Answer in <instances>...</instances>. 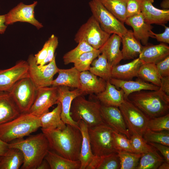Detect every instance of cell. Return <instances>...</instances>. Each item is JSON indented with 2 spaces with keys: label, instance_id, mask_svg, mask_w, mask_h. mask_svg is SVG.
Returning <instances> with one entry per match:
<instances>
[{
  "label": "cell",
  "instance_id": "6da1fadb",
  "mask_svg": "<svg viewBox=\"0 0 169 169\" xmlns=\"http://www.w3.org/2000/svg\"><path fill=\"white\" fill-rule=\"evenodd\" d=\"M41 130L48 140L50 150L69 159L79 160L82 141L79 128L66 124L63 129Z\"/></svg>",
  "mask_w": 169,
  "mask_h": 169
},
{
  "label": "cell",
  "instance_id": "7a4b0ae2",
  "mask_svg": "<svg viewBox=\"0 0 169 169\" xmlns=\"http://www.w3.org/2000/svg\"><path fill=\"white\" fill-rule=\"evenodd\" d=\"M9 144L10 148H18L23 153L24 161L22 169H37L50 150L48 140L43 133L25 139L14 140Z\"/></svg>",
  "mask_w": 169,
  "mask_h": 169
},
{
  "label": "cell",
  "instance_id": "3957f363",
  "mask_svg": "<svg viewBox=\"0 0 169 169\" xmlns=\"http://www.w3.org/2000/svg\"><path fill=\"white\" fill-rule=\"evenodd\" d=\"M127 99L149 119L169 113V96L160 89L135 92L130 94Z\"/></svg>",
  "mask_w": 169,
  "mask_h": 169
},
{
  "label": "cell",
  "instance_id": "277c9868",
  "mask_svg": "<svg viewBox=\"0 0 169 169\" xmlns=\"http://www.w3.org/2000/svg\"><path fill=\"white\" fill-rule=\"evenodd\" d=\"M40 127L38 117L29 113H21L14 119L0 125V139L9 143L29 135Z\"/></svg>",
  "mask_w": 169,
  "mask_h": 169
},
{
  "label": "cell",
  "instance_id": "5b68a950",
  "mask_svg": "<svg viewBox=\"0 0 169 169\" xmlns=\"http://www.w3.org/2000/svg\"><path fill=\"white\" fill-rule=\"evenodd\" d=\"M101 104L95 101L87 100L83 96L76 97L72 101L70 116L75 122L84 121L88 128L93 127L103 122L101 115Z\"/></svg>",
  "mask_w": 169,
  "mask_h": 169
},
{
  "label": "cell",
  "instance_id": "8992f818",
  "mask_svg": "<svg viewBox=\"0 0 169 169\" xmlns=\"http://www.w3.org/2000/svg\"><path fill=\"white\" fill-rule=\"evenodd\" d=\"M114 131L104 122L88 128L91 149L94 155L102 156L117 153L113 142V133Z\"/></svg>",
  "mask_w": 169,
  "mask_h": 169
},
{
  "label": "cell",
  "instance_id": "52a82bcc",
  "mask_svg": "<svg viewBox=\"0 0 169 169\" xmlns=\"http://www.w3.org/2000/svg\"><path fill=\"white\" fill-rule=\"evenodd\" d=\"M38 88L29 77L17 82L8 92L21 113H28L35 99Z\"/></svg>",
  "mask_w": 169,
  "mask_h": 169
},
{
  "label": "cell",
  "instance_id": "ba28073f",
  "mask_svg": "<svg viewBox=\"0 0 169 169\" xmlns=\"http://www.w3.org/2000/svg\"><path fill=\"white\" fill-rule=\"evenodd\" d=\"M92 15L101 28L110 34H116L121 37L128 29L124 23L117 19L103 5L100 0H91L89 3Z\"/></svg>",
  "mask_w": 169,
  "mask_h": 169
},
{
  "label": "cell",
  "instance_id": "9c48e42d",
  "mask_svg": "<svg viewBox=\"0 0 169 169\" xmlns=\"http://www.w3.org/2000/svg\"><path fill=\"white\" fill-rule=\"evenodd\" d=\"M110 36L104 31L92 15L83 24L75 34L74 40L78 43L84 41L95 49H99Z\"/></svg>",
  "mask_w": 169,
  "mask_h": 169
},
{
  "label": "cell",
  "instance_id": "30bf717a",
  "mask_svg": "<svg viewBox=\"0 0 169 169\" xmlns=\"http://www.w3.org/2000/svg\"><path fill=\"white\" fill-rule=\"evenodd\" d=\"M118 107L129 131L142 136L149 118L127 98Z\"/></svg>",
  "mask_w": 169,
  "mask_h": 169
},
{
  "label": "cell",
  "instance_id": "8fae6325",
  "mask_svg": "<svg viewBox=\"0 0 169 169\" xmlns=\"http://www.w3.org/2000/svg\"><path fill=\"white\" fill-rule=\"evenodd\" d=\"M27 62L28 74L38 88L50 86L53 80L54 76L58 73L59 68L55 61V57L47 64L40 66L37 64L34 56L30 54Z\"/></svg>",
  "mask_w": 169,
  "mask_h": 169
},
{
  "label": "cell",
  "instance_id": "7c38bea8",
  "mask_svg": "<svg viewBox=\"0 0 169 169\" xmlns=\"http://www.w3.org/2000/svg\"><path fill=\"white\" fill-rule=\"evenodd\" d=\"M57 87L38 88L36 95L28 113L38 117L49 112V109L58 101Z\"/></svg>",
  "mask_w": 169,
  "mask_h": 169
},
{
  "label": "cell",
  "instance_id": "4fadbf2b",
  "mask_svg": "<svg viewBox=\"0 0 169 169\" xmlns=\"http://www.w3.org/2000/svg\"><path fill=\"white\" fill-rule=\"evenodd\" d=\"M34 1L29 5L20 3L5 14V24L6 25L18 22H27L39 29L43 27L42 24L35 18L34 9L37 4Z\"/></svg>",
  "mask_w": 169,
  "mask_h": 169
},
{
  "label": "cell",
  "instance_id": "5bb4252c",
  "mask_svg": "<svg viewBox=\"0 0 169 169\" xmlns=\"http://www.w3.org/2000/svg\"><path fill=\"white\" fill-rule=\"evenodd\" d=\"M29 77L27 61L21 60L9 68L0 69V92H8L20 79Z\"/></svg>",
  "mask_w": 169,
  "mask_h": 169
},
{
  "label": "cell",
  "instance_id": "9a60e30c",
  "mask_svg": "<svg viewBox=\"0 0 169 169\" xmlns=\"http://www.w3.org/2000/svg\"><path fill=\"white\" fill-rule=\"evenodd\" d=\"M58 88V101L61 105V119L65 124H69L79 128V122H75L71 118L70 114L71 104L76 97L83 95V92L80 89L76 88L70 90L69 87L59 86Z\"/></svg>",
  "mask_w": 169,
  "mask_h": 169
},
{
  "label": "cell",
  "instance_id": "2e32d148",
  "mask_svg": "<svg viewBox=\"0 0 169 169\" xmlns=\"http://www.w3.org/2000/svg\"><path fill=\"white\" fill-rule=\"evenodd\" d=\"M100 112L104 123L130 139L131 135L118 107L101 105Z\"/></svg>",
  "mask_w": 169,
  "mask_h": 169
},
{
  "label": "cell",
  "instance_id": "e0dca14e",
  "mask_svg": "<svg viewBox=\"0 0 169 169\" xmlns=\"http://www.w3.org/2000/svg\"><path fill=\"white\" fill-rule=\"evenodd\" d=\"M125 23L132 28L135 37L143 45H148L150 38H154L152 26L145 21L141 13L127 18Z\"/></svg>",
  "mask_w": 169,
  "mask_h": 169
},
{
  "label": "cell",
  "instance_id": "ac0fdd59",
  "mask_svg": "<svg viewBox=\"0 0 169 169\" xmlns=\"http://www.w3.org/2000/svg\"><path fill=\"white\" fill-rule=\"evenodd\" d=\"M154 0H141V13L147 23L163 25L169 21V9H160L153 5Z\"/></svg>",
  "mask_w": 169,
  "mask_h": 169
},
{
  "label": "cell",
  "instance_id": "d6986e66",
  "mask_svg": "<svg viewBox=\"0 0 169 169\" xmlns=\"http://www.w3.org/2000/svg\"><path fill=\"white\" fill-rule=\"evenodd\" d=\"M121 43V37L116 34H112L99 49L101 54L105 56L111 68L118 64L123 59L120 49Z\"/></svg>",
  "mask_w": 169,
  "mask_h": 169
},
{
  "label": "cell",
  "instance_id": "ffe728a7",
  "mask_svg": "<svg viewBox=\"0 0 169 169\" xmlns=\"http://www.w3.org/2000/svg\"><path fill=\"white\" fill-rule=\"evenodd\" d=\"M110 82L116 88H120L124 93V99L133 93L142 90H156L160 89V87L150 84L141 79H139L136 81L123 80L111 78L109 80Z\"/></svg>",
  "mask_w": 169,
  "mask_h": 169
},
{
  "label": "cell",
  "instance_id": "44dd1931",
  "mask_svg": "<svg viewBox=\"0 0 169 169\" xmlns=\"http://www.w3.org/2000/svg\"><path fill=\"white\" fill-rule=\"evenodd\" d=\"M97 76L89 70L80 72V89L84 94H97L105 90L106 81Z\"/></svg>",
  "mask_w": 169,
  "mask_h": 169
},
{
  "label": "cell",
  "instance_id": "7402d4cb",
  "mask_svg": "<svg viewBox=\"0 0 169 169\" xmlns=\"http://www.w3.org/2000/svg\"><path fill=\"white\" fill-rule=\"evenodd\" d=\"M96 95V99L101 105L106 106L119 107L125 100L123 90H117L109 80L106 81L105 90Z\"/></svg>",
  "mask_w": 169,
  "mask_h": 169
},
{
  "label": "cell",
  "instance_id": "603a6c76",
  "mask_svg": "<svg viewBox=\"0 0 169 169\" xmlns=\"http://www.w3.org/2000/svg\"><path fill=\"white\" fill-rule=\"evenodd\" d=\"M169 56V47L164 44L143 46L139 56L143 63L156 64Z\"/></svg>",
  "mask_w": 169,
  "mask_h": 169
},
{
  "label": "cell",
  "instance_id": "cb8c5ba5",
  "mask_svg": "<svg viewBox=\"0 0 169 169\" xmlns=\"http://www.w3.org/2000/svg\"><path fill=\"white\" fill-rule=\"evenodd\" d=\"M21 113L8 92H0V125L10 121L19 116Z\"/></svg>",
  "mask_w": 169,
  "mask_h": 169
},
{
  "label": "cell",
  "instance_id": "d4e9b609",
  "mask_svg": "<svg viewBox=\"0 0 169 169\" xmlns=\"http://www.w3.org/2000/svg\"><path fill=\"white\" fill-rule=\"evenodd\" d=\"M121 38L122 44L121 51L123 59L130 60L137 58L141 52L143 46L135 37L133 31L128 30Z\"/></svg>",
  "mask_w": 169,
  "mask_h": 169
},
{
  "label": "cell",
  "instance_id": "484cf974",
  "mask_svg": "<svg viewBox=\"0 0 169 169\" xmlns=\"http://www.w3.org/2000/svg\"><path fill=\"white\" fill-rule=\"evenodd\" d=\"M143 63L138 57L128 63L116 65L112 68V78L123 80H131L134 77H138L139 70Z\"/></svg>",
  "mask_w": 169,
  "mask_h": 169
},
{
  "label": "cell",
  "instance_id": "4316f807",
  "mask_svg": "<svg viewBox=\"0 0 169 169\" xmlns=\"http://www.w3.org/2000/svg\"><path fill=\"white\" fill-rule=\"evenodd\" d=\"M80 72L74 66L69 69H59L57 77L53 80L52 86H65L80 89Z\"/></svg>",
  "mask_w": 169,
  "mask_h": 169
},
{
  "label": "cell",
  "instance_id": "83f0119b",
  "mask_svg": "<svg viewBox=\"0 0 169 169\" xmlns=\"http://www.w3.org/2000/svg\"><path fill=\"white\" fill-rule=\"evenodd\" d=\"M79 124L82 136V141L79 160L81 163L80 169H86L95 155L92 151L87 124L82 120L79 121Z\"/></svg>",
  "mask_w": 169,
  "mask_h": 169
},
{
  "label": "cell",
  "instance_id": "f1b7e54d",
  "mask_svg": "<svg viewBox=\"0 0 169 169\" xmlns=\"http://www.w3.org/2000/svg\"><path fill=\"white\" fill-rule=\"evenodd\" d=\"M57 105L52 111L48 112L39 117L41 129L51 130L55 129H63L66 125L61 119L62 106L58 101Z\"/></svg>",
  "mask_w": 169,
  "mask_h": 169
},
{
  "label": "cell",
  "instance_id": "f546056e",
  "mask_svg": "<svg viewBox=\"0 0 169 169\" xmlns=\"http://www.w3.org/2000/svg\"><path fill=\"white\" fill-rule=\"evenodd\" d=\"M44 159L51 169H80L81 163L78 160H72L64 157L49 150Z\"/></svg>",
  "mask_w": 169,
  "mask_h": 169
},
{
  "label": "cell",
  "instance_id": "4dcf8cb0",
  "mask_svg": "<svg viewBox=\"0 0 169 169\" xmlns=\"http://www.w3.org/2000/svg\"><path fill=\"white\" fill-rule=\"evenodd\" d=\"M120 160L117 153L102 156H95L86 169H119Z\"/></svg>",
  "mask_w": 169,
  "mask_h": 169
},
{
  "label": "cell",
  "instance_id": "1f68e13d",
  "mask_svg": "<svg viewBox=\"0 0 169 169\" xmlns=\"http://www.w3.org/2000/svg\"><path fill=\"white\" fill-rule=\"evenodd\" d=\"M23 161L24 157L21 151L17 148H10L2 156L0 169H18Z\"/></svg>",
  "mask_w": 169,
  "mask_h": 169
},
{
  "label": "cell",
  "instance_id": "d6a6232c",
  "mask_svg": "<svg viewBox=\"0 0 169 169\" xmlns=\"http://www.w3.org/2000/svg\"><path fill=\"white\" fill-rule=\"evenodd\" d=\"M89 71L105 81L112 78V68L105 56L100 54L92 62Z\"/></svg>",
  "mask_w": 169,
  "mask_h": 169
},
{
  "label": "cell",
  "instance_id": "836d02e7",
  "mask_svg": "<svg viewBox=\"0 0 169 169\" xmlns=\"http://www.w3.org/2000/svg\"><path fill=\"white\" fill-rule=\"evenodd\" d=\"M161 77L156 64L143 63L141 65L138 73V78L147 82L160 87Z\"/></svg>",
  "mask_w": 169,
  "mask_h": 169
},
{
  "label": "cell",
  "instance_id": "e575fe53",
  "mask_svg": "<svg viewBox=\"0 0 169 169\" xmlns=\"http://www.w3.org/2000/svg\"><path fill=\"white\" fill-rule=\"evenodd\" d=\"M164 161V158L160 155L155 148L152 151L143 154L136 169H158Z\"/></svg>",
  "mask_w": 169,
  "mask_h": 169
},
{
  "label": "cell",
  "instance_id": "d590c367",
  "mask_svg": "<svg viewBox=\"0 0 169 169\" xmlns=\"http://www.w3.org/2000/svg\"><path fill=\"white\" fill-rule=\"evenodd\" d=\"M104 7L123 23L126 19L127 0H100Z\"/></svg>",
  "mask_w": 169,
  "mask_h": 169
},
{
  "label": "cell",
  "instance_id": "8d00e7d4",
  "mask_svg": "<svg viewBox=\"0 0 169 169\" xmlns=\"http://www.w3.org/2000/svg\"><path fill=\"white\" fill-rule=\"evenodd\" d=\"M143 154L126 151H118L117 154L120 160V169H136L140 158Z\"/></svg>",
  "mask_w": 169,
  "mask_h": 169
},
{
  "label": "cell",
  "instance_id": "74e56055",
  "mask_svg": "<svg viewBox=\"0 0 169 169\" xmlns=\"http://www.w3.org/2000/svg\"><path fill=\"white\" fill-rule=\"evenodd\" d=\"M100 54L99 49L85 52L74 62V67L80 72L89 71L93 60Z\"/></svg>",
  "mask_w": 169,
  "mask_h": 169
},
{
  "label": "cell",
  "instance_id": "f35d334b",
  "mask_svg": "<svg viewBox=\"0 0 169 169\" xmlns=\"http://www.w3.org/2000/svg\"><path fill=\"white\" fill-rule=\"evenodd\" d=\"M95 49L84 41H81L74 49L65 53L63 57L64 64H68L74 62L83 54Z\"/></svg>",
  "mask_w": 169,
  "mask_h": 169
},
{
  "label": "cell",
  "instance_id": "ab89813d",
  "mask_svg": "<svg viewBox=\"0 0 169 169\" xmlns=\"http://www.w3.org/2000/svg\"><path fill=\"white\" fill-rule=\"evenodd\" d=\"M169 131H154L146 130L142 137L147 143H157L169 146Z\"/></svg>",
  "mask_w": 169,
  "mask_h": 169
},
{
  "label": "cell",
  "instance_id": "60d3db41",
  "mask_svg": "<svg viewBox=\"0 0 169 169\" xmlns=\"http://www.w3.org/2000/svg\"><path fill=\"white\" fill-rule=\"evenodd\" d=\"M146 130L154 131H169V114L149 119Z\"/></svg>",
  "mask_w": 169,
  "mask_h": 169
},
{
  "label": "cell",
  "instance_id": "b9f144b4",
  "mask_svg": "<svg viewBox=\"0 0 169 169\" xmlns=\"http://www.w3.org/2000/svg\"><path fill=\"white\" fill-rule=\"evenodd\" d=\"M113 136L114 144L117 153L118 151L135 153L130 139L126 136L114 131L113 133Z\"/></svg>",
  "mask_w": 169,
  "mask_h": 169
},
{
  "label": "cell",
  "instance_id": "7bdbcfd3",
  "mask_svg": "<svg viewBox=\"0 0 169 169\" xmlns=\"http://www.w3.org/2000/svg\"><path fill=\"white\" fill-rule=\"evenodd\" d=\"M131 146L136 153L145 154L155 148L148 144L142 136L132 134L130 138Z\"/></svg>",
  "mask_w": 169,
  "mask_h": 169
},
{
  "label": "cell",
  "instance_id": "ee69618b",
  "mask_svg": "<svg viewBox=\"0 0 169 169\" xmlns=\"http://www.w3.org/2000/svg\"><path fill=\"white\" fill-rule=\"evenodd\" d=\"M49 41L47 57L44 61L40 65H44L51 61L55 56L54 53L58 44V38L54 34H52L48 39Z\"/></svg>",
  "mask_w": 169,
  "mask_h": 169
},
{
  "label": "cell",
  "instance_id": "f6af8a7d",
  "mask_svg": "<svg viewBox=\"0 0 169 169\" xmlns=\"http://www.w3.org/2000/svg\"><path fill=\"white\" fill-rule=\"evenodd\" d=\"M141 13V0H127L126 17L127 18Z\"/></svg>",
  "mask_w": 169,
  "mask_h": 169
},
{
  "label": "cell",
  "instance_id": "bcb514c9",
  "mask_svg": "<svg viewBox=\"0 0 169 169\" xmlns=\"http://www.w3.org/2000/svg\"><path fill=\"white\" fill-rule=\"evenodd\" d=\"M156 65L161 77L169 76V56L157 63Z\"/></svg>",
  "mask_w": 169,
  "mask_h": 169
},
{
  "label": "cell",
  "instance_id": "7dc6e473",
  "mask_svg": "<svg viewBox=\"0 0 169 169\" xmlns=\"http://www.w3.org/2000/svg\"><path fill=\"white\" fill-rule=\"evenodd\" d=\"M49 44V41L48 40L45 42L41 49L34 55L37 65H40L46 59L47 55Z\"/></svg>",
  "mask_w": 169,
  "mask_h": 169
},
{
  "label": "cell",
  "instance_id": "c3c4849f",
  "mask_svg": "<svg viewBox=\"0 0 169 169\" xmlns=\"http://www.w3.org/2000/svg\"><path fill=\"white\" fill-rule=\"evenodd\" d=\"M159 151L163 156L165 160L169 162V147L168 146L157 143L147 142Z\"/></svg>",
  "mask_w": 169,
  "mask_h": 169
},
{
  "label": "cell",
  "instance_id": "681fc988",
  "mask_svg": "<svg viewBox=\"0 0 169 169\" xmlns=\"http://www.w3.org/2000/svg\"><path fill=\"white\" fill-rule=\"evenodd\" d=\"M165 28L164 32L161 33H155L153 32V35L158 42L169 44V27L163 25Z\"/></svg>",
  "mask_w": 169,
  "mask_h": 169
},
{
  "label": "cell",
  "instance_id": "f907efd6",
  "mask_svg": "<svg viewBox=\"0 0 169 169\" xmlns=\"http://www.w3.org/2000/svg\"><path fill=\"white\" fill-rule=\"evenodd\" d=\"M160 89L169 96V76L162 77Z\"/></svg>",
  "mask_w": 169,
  "mask_h": 169
},
{
  "label": "cell",
  "instance_id": "816d5d0a",
  "mask_svg": "<svg viewBox=\"0 0 169 169\" xmlns=\"http://www.w3.org/2000/svg\"><path fill=\"white\" fill-rule=\"evenodd\" d=\"M10 148L9 143L4 142L0 139V156H4Z\"/></svg>",
  "mask_w": 169,
  "mask_h": 169
},
{
  "label": "cell",
  "instance_id": "f5cc1de1",
  "mask_svg": "<svg viewBox=\"0 0 169 169\" xmlns=\"http://www.w3.org/2000/svg\"><path fill=\"white\" fill-rule=\"evenodd\" d=\"M5 14L0 15V34H3L7 28L5 24Z\"/></svg>",
  "mask_w": 169,
  "mask_h": 169
},
{
  "label": "cell",
  "instance_id": "db71d44e",
  "mask_svg": "<svg viewBox=\"0 0 169 169\" xmlns=\"http://www.w3.org/2000/svg\"><path fill=\"white\" fill-rule=\"evenodd\" d=\"M50 166L47 161L44 158L38 166L37 169H49Z\"/></svg>",
  "mask_w": 169,
  "mask_h": 169
},
{
  "label": "cell",
  "instance_id": "11a10c76",
  "mask_svg": "<svg viewBox=\"0 0 169 169\" xmlns=\"http://www.w3.org/2000/svg\"><path fill=\"white\" fill-rule=\"evenodd\" d=\"M161 7L164 9H168L169 8V0H163L161 4Z\"/></svg>",
  "mask_w": 169,
  "mask_h": 169
},
{
  "label": "cell",
  "instance_id": "9f6ffc18",
  "mask_svg": "<svg viewBox=\"0 0 169 169\" xmlns=\"http://www.w3.org/2000/svg\"><path fill=\"white\" fill-rule=\"evenodd\" d=\"M158 169H169V162H168L165 160L159 166Z\"/></svg>",
  "mask_w": 169,
  "mask_h": 169
},
{
  "label": "cell",
  "instance_id": "6f0895ef",
  "mask_svg": "<svg viewBox=\"0 0 169 169\" xmlns=\"http://www.w3.org/2000/svg\"><path fill=\"white\" fill-rule=\"evenodd\" d=\"M1 157L2 156H0V162L1 160Z\"/></svg>",
  "mask_w": 169,
  "mask_h": 169
},
{
  "label": "cell",
  "instance_id": "680465c9",
  "mask_svg": "<svg viewBox=\"0 0 169 169\" xmlns=\"http://www.w3.org/2000/svg\"></svg>",
  "mask_w": 169,
  "mask_h": 169
}]
</instances>
